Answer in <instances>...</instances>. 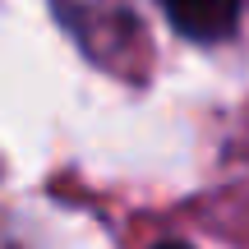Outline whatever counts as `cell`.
<instances>
[{
    "label": "cell",
    "mask_w": 249,
    "mask_h": 249,
    "mask_svg": "<svg viewBox=\"0 0 249 249\" xmlns=\"http://www.w3.org/2000/svg\"><path fill=\"white\" fill-rule=\"evenodd\" d=\"M157 5L185 37H198V42L231 37L235 14H240V0H157Z\"/></svg>",
    "instance_id": "cell-1"
}]
</instances>
